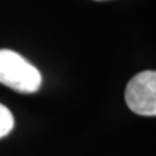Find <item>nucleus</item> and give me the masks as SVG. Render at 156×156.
Returning <instances> with one entry per match:
<instances>
[{
  "instance_id": "f257e3e1",
  "label": "nucleus",
  "mask_w": 156,
  "mask_h": 156,
  "mask_svg": "<svg viewBox=\"0 0 156 156\" xmlns=\"http://www.w3.org/2000/svg\"><path fill=\"white\" fill-rule=\"evenodd\" d=\"M0 83L17 92L31 94L42 85V76L25 57L12 50H0Z\"/></svg>"
},
{
  "instance_id": "f03ea898",
  "label": "nucleus",
  "mask_w": 156,
  "mask_h": 156,
  "mask_svg": "<svg viewBox=\"0 0 156 156\" xmlns=\"http://www.w3.org/2000/svg\"><path fill=\"white\" fill-rule=\"evenodd\" d=\"M125 100L134 113L156 116V70L140 72L131 78L125 90Z\"/></svg>"
},
{
  "instance_id": "7ed1b4c3",
  "label": "nucleus",
  "mask_w": 156,
  "mask_h": 156,
  "mask_svg": "<svg viewBox=\"0 0 156 156\" xmlns=\"http://www.w3.org/2000/svg\"><path fill=\"white\" fill-rule=\"evenodd\" d=\"M14 126V119L5 105L0 103V138L8 135Z\"/></svg>"
}]
</instances>
